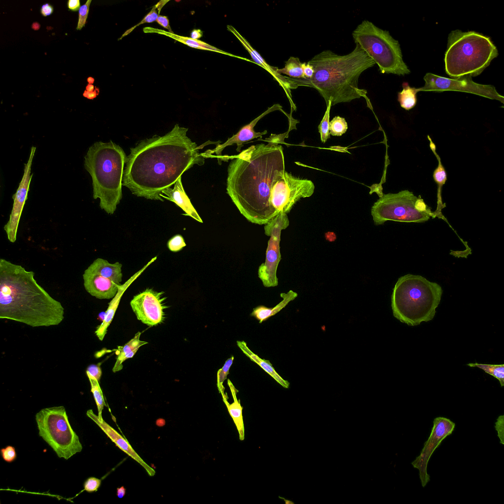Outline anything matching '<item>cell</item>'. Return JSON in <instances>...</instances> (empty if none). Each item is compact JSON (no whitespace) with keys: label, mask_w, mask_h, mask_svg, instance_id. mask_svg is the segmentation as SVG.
Returning a JSON list of instances; mask_svg holds the SVG:
<instances>
[{"label":"cell","mask_w":504,"mask_h":504,"mask_svg":"<svg viewBox=\"0 0 504 504\" xmlns=\"http://www.w3.org/2000/svg\"><path fill=\"white\" fill-rule=\"evenodd\" d=\"M272 134L268 144H257L231 158L227 168L226 191L240 213L250 222L265 225L277 214L271 204L273 181L285 170L284 135Z\"/></svg>","instance_id":"cell-2"},{"label":"cell","mask_w":504,"mask_h":504,"mask_svg":"<svg viewBox=\"0 0 504 504\" xmlns=\"http://www.w3.org/2000/svg\"><path fill=\"white\" fill-rule=\"evenodd\" d=\"M126 156L112 141L94 143L84 157V167L93 181V198L100 199L99 206L112 215L122 198V186Z\"/></svg>","instance_id":"cell-5"},{"label":"cell","mask_w":504,"mask_h":504,"mask_svg":"<svg viewBox=\"0 0 504 504\" xmlns=\"http://www.w3.org/2000/svg\"><path fill=\"white\" fill-rule=\"evenodd\" d=\"M36 147L31 148V153L28 160L25 164L24 174L16 192L12 195L13 204L9 218L4 225L5 231L7 239L11 243H14L17 240V234L19 221L26 201L28 199V193L33 174H31V167Z\"/></svg>","instance_id":"cell-16"},{"label":"cell","mask_w":504,"mask_h":504,"mask_svg":"<svg viewBox=\"0 0 504 504\" xmlns=\"http://www.w3.org/2000/svg\"><path fill=\"white\" fill-rule=\"evenodd\" d=\"M86 91H87L88 92H92L94 91V86L93 85H92V84H88L86 86Z\"/></svg>","instance_id":"cell-49"},{"label":"cell","mask_w":504,"mask_h":504,"mask_svg":"<svg viewBox=\"0 0 504 504\" xmlns=\"http://www.w3.org/2000/svg\"><path fill=\"white\" fill-rule=\"evenodd\" d=\"M126 490L124 486L117 488V496L119 498H123L126 494Z\"/></svg>","instance_id":"cell-48"},{"label":"cell","mask_w":504,"mask_h":504,"mask_svg":"<svg viewBox=\"0 0 504 504\" xmlns=\"http://www.w3.org/2000/svg\"><path fill=\"white\" fill-rule=\"evenodd\" d=\"M297 296L298 294L292 290L286 293H281L280 296L283 300L275 307L270 308L264 306H257L253 309L251 315L257 319L259 323H261L281 311Z\"/></svg>","instance_id":"cell-25"},{"label":"cell","mask_w":504,"mask_h":504,"mask_svg":"<svg viewBox=\"0 0 504 504\" xmlns=\"http://www.w3.org/2000/svg\"><path fill=\"white\" fill-rule=\"evenodd\" d=\"M143 31L145 32H157L158 33L163 34L166 36H169L173 39H175L176 40L183 43L184 44H186L188 46L191 47L192 48L215 51L227 55H229L231 56L236 57V56H234L228 53L225 52L222 50H220L214 46H212L204 42H203L198 39H193L190 37L179 36L177 34H175L174 33L167 32L161 30L155 29L149 27H146L144 28L143 29Z\"/></svg>","instance_id":"cell-27"},{"label":"cell","mask_w":504,"mask_h":504,"mask_svg":"<svg viewBox=\"0 0 504 504\" xmlns=\"http://www.w3.org/2000/svg\"><path fill=\"white\" fill-rule=\"evenodd\" d=\"M289 224L287 214L281 213L264 225L265 234L270 237L266 251L265 259L258 267V277L265 287L278 285L277 269L281 260L280 241L281 232Z\"/></svg>","instance_id":"cell-12"},{"label":"cell","mask_w":504,"mask_h":504,"mask_svg":"<svg viewBox=\"0 0 504 504\" xmlns=\"http://www.w3.org/2000/svg\"><path fill=\"white\" fill-rule=\"evenodd\" d=\"M161 197L174 202L185 212V215L193 218L199 222H203L202 219L185 192L182 183L181 177L175 183L173 189L170 187L164 189L162 191Z\"/></svg>","instance_id":"cell-21"},{"label":"cell","mask_w":504,"mask_h":504,"mask_svg":"<svg viewBox=\"0 0 504 504\" xmlns=\"http://www.w3.org/2000/svg\"><path fill=\"white\" fill-rule=\"evenodd\" d=\"M202 36V32L200 30L194 29L190 33V38L193 39H198Z\"/></svg>","instance_id":"cell-46"},{"label":"cell","mask_w":504,"mask_h":504,"mask_svg":"<svg viewBox=\"0 0 504 504\" xmlns=\"http://www.w3.org/2000/svg\"><path fill=\"white\" fill-rule=\"evenodd\" d=\"M281 109L282 107L279 104L274 105L271 107L269 108L268 109L258 117L253 120L249 124L243 126L236 134L233 135L230 138H228L225 142L221 144H218L216 148L214 149L208 150L205 152L201 153L202 156L205 158H206L210 157L212 154H216L219 163L220 164V159L222 156V152L225 148L227 146L235 144L237 146L236 151L240 152L244 143L254 138L261 137L263 135L267 134V131L266 130H265L262 132H255L254 130V126L256 125L257 123L266 115L275 110H280Z\"/></svg>","instance_id":"cell-17"},{"label":"cell","mask_w":504,"mask_h":504,"mask_svg":"<svg viewBox=\"0 0 504 504\" xmlns=\"http://www.w3.org/2000/svg\"><path fill=\"white\" fill-rule=\"evenodd\" d=\"M188 131L177 124L164 135H154L131 148L123 185L137 196L163 201L161 195L164 189L194 165L204 164L200 147L187 136Z\"/></svg>","instance_id":"cell-1"},{"label":"cell","mask_w":504,"mask_h":504,"mask_svg":"<svg viewBox=\"0 0 504 504\" xmlns=\"http://www.w3.org/2000/svg\"><path fill=\"white\" fill-rule=\"evenodd\" d=\"M122 267V264L119 262L110 263L107 260L97 258L93 261L87 269L120 285L123 277Z\"/></svg>","instance_id":"cell-22"},{"label":"cell","mask_w":504,"mask_h":504,"mask_svg":"<svg viewBox=\"0 0 504 504\" xmlns=\"http://www.w3.org/2000/svg\"><path fill=\"white\" fill-rule=\"evenodd\" d=\"M227 384L229 386L232 396L233 399V402L232 404L228 403L227 397L225 393L221 394L222 400L226 405L228 411L232 417L235 426L238 430L239 439L243 441L245 439V427L242 415L243 407H242L240 400L237 397L238 390L234 387L229 379H227Z\"/></svg>","instance_id":"cell-23"},{"label":"cell","mask_w":504,"mask_h":504,"mask_svg":"<svg viewBox=\"0 0 504 504\" xmlns=\"http://www.w3.org/2000/svg\"><path fill=\"white\" fill-rule=\"evenodd\" d=\"M87 81L89 82V84H91L94 82V80L93 77H89L87 79Z\"/></svg>","instance_id":"cell-51"},{"label":"cell","mask_w":504,"mask_h":504,"mask_svg":"<svg viewBox=\"0 0 504 504\" xmlns=\"http://www.w3.org/2000/svg\"><path fill=\"white\" fill-rule=\"evenodd\" d=\"M471 76L456 78H449L431 73H427L424 77L425 85L416 89L420 91H459L473 94L488 98L504 102V97L499 94L495 87L490 85H483L474 82Z\"/></svg>","instance_id":"cell-13"},{"label":"cell","mask_w":504,"mask_h":504,"mask_svg":"<svg viewBox=\"0 0 504 504\" xmlns=\"http://www.w3.org/2000/svg\"><path fill=\"white\" fill-rule=\"evenodd\" d=\"M91 2L92 0H88L84 5L80 6L79 10V17L77 26L76 28L77 30H80L85 26L88 18L89 7Z\"/></svg>","instance_id":"cell-37"},{"label":"cell","mask_w":504,"mask_h":504,"mask_svg":"<svg viewBox=\"0 0 504 504\" xmlns=\"http://www.w3.org/2000/svg\"><path fill=\"white\" fill-rule=\"evenodd\" d=\"M302 67L303 70L304 79H310L314 73V69L312 64L307 63H302Z\"/></svg>","instance_id":"cell-42"},{"label":"cell","mask_w":504,"mask_h":504,"mask_svg":"<svg viewBox=\"0 0 504 504\" xmlns=\"http://www.w3.org/2000/svg\"><path fill=\"white\" fill-rule=\"evenodd\" d=\"M87 375L89 378L91 384V392L93 393L97 406L98 417L99 420H102V412L104 406H106V404L102 390L99 385L98 380L96 378L91 376L88 374H87Z\"/></svg>","instance_id":"cell-30"},{"label":"cell","mask_w":504,"mask_h":504,"mask_svg":"<svg viewBox=\"0 0 504 504\" xmlns=\"http://www.w3.org/2000/svg\"><path fill=\"white\" fill-rule=\"evenodd\" d=\"M403 90L398 93V100L401 106L409 110L413 108L417 102L416 88L410 87L407 82L402 84Z\"/></svg>","instance_id":"cell-28"},{"label":"cell","mask_w":504,"mask_h":504,"mask_svg":"<svg viewBox=\"0 0 504 504\" xmlns=\"http://www.w3.org/2000/svg\"><path fill=\"white\" fill-rule=\"evenodd\" d=\"M160 25L167 29L170 33H174L169 25V20L166 16L159 15L157 21Z\"/></svg>","instance_id":"cell-43"},{"label":"cell","mask_w":504,"mask_h":504,"mask_svg":"<svg viewBox=\"0 0 504 504\" xmlns=\"http://www.w3.org/2000/svg\"><path fill=\"white\" fill-rule=\"evenodd\" d=\"M157 258V257L156 256L151 259L148 263L131 277L124 284H121L119 286L117 294L109 303L108 308L105 312L102 323L97 327L95 331V334L100 341H102L106 334L108 327L113 319L121 299L125 291L132 284V283H133L150 264L156 260Z\"/></svg>","instance_id":"cell-20"},{"label":"cell","mask_w":504,"mask_h":504,"mask_svg":"<svg viewBox=\"0 0 504 504\" xmlns=\"http://www.w3.org/2000/svg\"><path fill=\"white\" fill-rule=\"evenodd\" d=\"M371 215L375 225L392 220L406 222H424L437 215L423 199L412 192L404 190L396 193L382 194L373 204Z\"/></svg>","instance_id":"cell-9"},{"label":"cell","mask_w":504,"mask_h":504,"mask_svg":"<svg viewBox=\"0 0 504 504\" xmlns=\"http://www.w3.org/2000/svg\"><path fill=\"white\" fill-rule=\"evenodd\" d=\"M186 246L183 236L177 234L172 237L168 242L167 246L170 251L177 252Z\"/></svg>","instance_id":"cell-36"},{"label":"cell","mask_w":504,"mask_h":504,"mask_svg":"<svg viewBox=\"0 0 504 504\" xmlns=\"http://www.w3.org/2000/svg\"><path fill=\"white\" fill-rule=\"evenodd\" d=\"M168 1V0H161L159 1L157 4H156L152 7V10L149 12V13L148 14L146 15V16L140 22H139L136 25L134 26L133 27L126 31V32L123 35L121 38L130 33L134 28H135L140 25H141L145 23H151L155 21H157L159 16L158 14L159 13L161 9Z\"/></svg>","instance_id":"cell-32"},{"label":"cell","mask_w":504,"mask_h":504,"mask_svg":"<svg viewBox=\"0 0 504 504\" xmlns=\"http://www.w3.org/2000/svg\"><path fill=\"white\" fill-rule=\"evenodd\" d=\"M0 453L4 461L8 463L14 461L17 456L15 448L11 445H7L0 449Z\"/></svg>","instance_id":"cell-38"},{"label":"cell","mask_w":504,"mask_h":504,"mask_svg":"<svg viewBox=\"0 0 504 504\" xmlns=\"http://www.w3.org/2000/svg\"><path fill=\"white\" fill-rule=\"evenodd\" d=\"M314 190L315 185L312 181L297 177L284 170L273 181L270 193L271 206L277 215L287 214L298 201L311 196Z\"/></svg>","instance_id":"cell-11"},{"label":"cell","mask_w":504,"mask_h":504,"mask_svg":"<svg viewBox=\"0 0 504 504\" xmlns=\"http://www.w3.org/2000/svg\"><path fill=\"white\" fill-rule=\"evenodd\" d=\"M308 63L314 73L310 79L299 80V85L315 89L324 98L326 105H331L363 97L370 101L366 90L358 83L361 73L376 64L365 51L356 43L349 54L339 55L331 50H324L315 55Z\"/></svg>","instance_id":"cell-4"},{"label":"cell","mask_w":504,"mask_h":504,"mask_svg":"<svg viewBox=\"0 0 504 504\" xmlns=\"http://www.w3.org/2000/svg\"><path fill=\"white\" fill-rule=\"evenodd\" d=\"M39 435L52 448L59 458L68 459L83 447L72 429L63 406L42 409L35 415Z\"/></svg>","instance_id":"cell-10"},{"label":"cell","mask_w":504,"mask_h":504,"mask_svg":"<svg viewBox=\"0 0 504 504\" xmlns=\"http://www.w3.org/2000/svg\"><path fill=\"white\" fill-rule=\"evenodd\" d=\"M86 374H89L99 381L102 374V372L99 365L93 364L90 365L87 367Z\"/></svg>","instance_id":"cell-41"},{"label":"cell","mask_w":504,"mask_h":504,"mask_svg":"<svg viewBox=\"0 0 504 504\" xmlns=\"http://www.w3.org/2000/svg\"><path fill=\"white\" fill-rule=\"evenodd\" d=\"M347 124L345 118L335 116L329 123L330 134L340 136L345 133L347 129Z\"/></svg>","instance_id":"cell-34"},{"label":"cell","mask_w":504,"mask_h":504,"mask_svg":"<svg viewBox=\"0 0 504 504\" xmlns=\"http://www.w3.org/2000/svg\"><path fill=\"white\" fill-rule=\"evenodd\" d=\"M495 428L498 433L500 443L504 444V415L499 416L495 423Z\"/></svg>","instance_id":"cell-40"},{"label":"cell","mask_w":504,"mask_h":504,"mask_svg":"<svg viewBox=\"0 0 504 504\" xmlns=\"http://www.w3.org/2000/svg\"><path fill=\"white\" fill-rule=\"evenodd\" d=\"M67 7L71 11H77L80 9V1L79 0H69L67 1Z\"/></svg>","instance_id":"cell-45"},{"label":"cell","mask_w":504,"mask_h":504,"mask_svg":"<svg viewBox=\"0 0 504 504\" xmlns=\"http://www.w3.org/2000/svg\"><path fill=\"white\" fill-rule=\"evenodd\" d=\"M455 427V423L447 418L437 417L434 419L429 437L424 442L419 455L411 462L412 466L419 470V478L423 487L426 486L430 480V475L427 472L429 459L442 441L452 433Z\"/></svg>","instance_id":"cell-15"},{"label":"cell","mask_w":504,"mask_h":504,"mask_svg":"<svg viewBox=\"0 0 504 504\" xmlns=\"http://www.w3.org/2000/svg\"><path fill=\"white\" fill-rule=\"evenodd\" d=\"M352 36L355 44L377 64L381 73L405 75L410 73L403 60L398 41L388 31L364 20L352 32Z\"/></svg>","instance_id":"cell-8"},{"label":"cell","mask_w":504,"mask_h":504,"mask_svg":"<svg viewBox=\"0 0 504 504\" xmlns=\"http://www.w3.org/2000/svg\"><path fill=\"white\" fill-rule=\"evenodd\" d=\"M237 345L243 352L252 361L258 364L277 382L285 388H288L289 382L283 379L275 371L269 360L262 359L254 353L247 346L245 342L237 341Z\"/></svg>","instance_id":"cell-26"},{"label":"cell","mask_w":504,"mask_h":504,"mask_svg":"<svg viewBox=\"0 0 504 504\" xmlns=\"http://www.w3.org/2000/svg\"><path fill=\"white\" fill-rule=\"evenodd\" d=\"M164 291L158 292L153 288L145 290L134 295L130 302L137 318L144 324L152 327L162 323L165 319L164 310L166 297Z\"/></svg>","instance_id":"cell-14"},{"label":"cell","mask_w":504,"mask_h":504,"mask_svg":"<svg viewBox=\"0 0 504 504\" xmlns=\"http://www.w3.org/2000/svg\"><path fill=\"white\" fill-rule=\"evenodd\" d=\"M233 360L234 357L233 356L227 359L222 367L219 369L217 372V387L219 393L221 394L224 393L225 388L223 385V383L227 378V376L229 373V369L233 364Z\"/></svg>","instance_id":"cell-35"},{"label":"cell","mask_w":504,"mask_h":504,"mask_svg":"<svg viewBox=\"0 0 504 504\" xmlns=\"http://www.w3.org/2000/svg\"><path fill=\"white\" fill-rule=\"evenodd\" d=\"M32 28L34 30H37L40 28V25L38 23H34L32 25Z\"/></svg>","instance_id":"cell-50"},{"label":"cell","mask_w":504,"mask_h":504,"mask_svg":"<svg viewBox=\"0 0 504 504\" xmlns=\"http://www.w3.org/2000/svg\"><path fill=\"white\" fill-rule=\"evenodd\" d=\"M83 279L86 291L99 299L113 298L117 294L120 286L107 278L93 273L87 268L84 271Z\"/></svg>","instance_id":"cell-19"},{"label":"cell","mask_w":504,"mask_h":504,"mask_svg":"<svg viewBox=\"0 0 504 504\" xmlns=\"http://www.w3.org/2000/svg\"><path fill=\"white\" fill-rule=\"evenodd\" d=\"M101 482V479L96 477H89L84 483V490L89 493L95 492L100 487Z\"/></svg>","instance_id":"cell-39"},{"label":"cell","mask_w":504,"mask_h":504,"mask_svg":"<svg viewBox=\"0 0 504 504\" xmlns=\"http://www.w3.org/2000/svg\"><path fill=\"white\" fill-rule=\"evenodd\" d=\"M442 293L438 284L424 277L407 274L399 278L391 296L394 317L410 326L432 320Z\"/></svg>","instance_id":"cell-6"},{"label":"cell","mask_w":504,"mask_h":504,"mask_svg":"<svg viewBox=\"0 0 504 504\" xmlns=\"http://www.w3.org/2000/svg\"><path fill=\"white\" fill-rule=\"evenodd\" d=\"M83 96L90 99H93L95 98L96 95H98L95 92H90L85 90L83 94Z\"/></svg>","instance_id":"cell-47"},{"label":"cell","mask_w":504,"mask_h":504,"mask_svg":"<svg viewBox=\"0 0 504 504\" xmlns=\"http://www.w3.org/2000/svg\"><path fill=\"white\" fill-rule=\"evenodd\" d=\"M326 106V110L322 120L318 126V131L320 135V140L322 143H325L330 137L329 131V118L330 108L332 106L331 101H329Z\"/></svg>","instance_id":"cell-33"},{"label":"cell","mask_w":504,"mask_h":504,"mask_svg":"<svg viewBox=\"0 0 504 504\" xmlns=\"http://www.w3.org/2000/svg\"><path fill=\"white\" fill-rule=\"evenodd\" d=\"M276 72L293 78L305 79L302 63L298 58L290 57L286 62L284 67L277 69Z\"/></svg>","instance_id":"cell-29"},{"label":"cell","mask_w":504,"mask_h":504,"mask_svg":"<svg viewBox=\"0 0 504 504\" xmlns=\"http://www.w3.org/2000/svg\"><path fill=\"white\" fill-rule=\"evenodd\" d=\"M472 367H477L499 380L501 386H504V364H486L478 363L467 364Z\"/></svg>","instance_id":"cell-31"},{"label":"cell","mask_w":504,"mask_h":504,"mask_svg":"<svg viewBox=\"0 0 504 504\" xmlns=\"http://www.w3.org/2000/svg\"><path fill=\"white\" fill-rule=\"evenodd\" d=\"M498 55L489 36L474 31H453L448 35L444 56L445 72L452 78L476 76Z\"/></svg>","instance_id":"cell-7"},{"label":"cell","mask_w":504,"mask_h":504,"mask_svg":"<svg viewBox=\"0 0 504 504\" xmlns=\"http://www.w3.org/2000/svg\"><path fill=\"white\" fill-rule=\"evenodd\" d=\"M87 415L94 421L105 433L111 440L122 450L128 456L137 461L145 469L150 476H153L156 473L155 471L149 466L138 455L133 449L128 441L114 428L107 423L103 419L100 420L98 416L95 414L92 410H89L86 412Z\"/></svg>","instance_id":"cell-18"},{"label":"cell","mask_w":504,"mask_h":504,"mask_svg":"<svg viewBox=\"0 0 504 504\" xmlns=\"http://www.w3.org/2000/svg\"><path fill=\"white\" fill-rule=\"evenodd\" d=\"M141 334V332H138L134 337L124 346H118V349L116 352L117 357L112 369L114 373L121 371L123 367V363L126 359L133 357L140 347L148 344V342L140 340Z\"/></svg>","instance_id":"cell-24"},{"label":"cell","mask_w":504,"mask_h":504,"mask_svg":"<svg viewBox=\"0 0 504 504\" xmlns=\"http://www.w3.org/2000/svg\"><path fill=\"white\" fill-rule=\"evenodd\" d=\"M64 309L36 281L34 273L0 259V318L32 327L60 324Z\"/></svg>","instance_id":"cell-3"},{"label":"cell","mask_w":504,"mask_h":504,"mask_svg":"<svg viewBox=\"0 0 504 504\" xmlns=\"http://www.w3.org/2000/svg\"><path fill=\"white\" fill-rule=\"evenodd\" d=\"M53 11V6L48 3L42 5L41 8V13L44 17L50 15L52 14Z\"/></svg>","instance_id":"cell-44"}]
</instances>
